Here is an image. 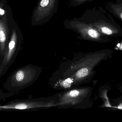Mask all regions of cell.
<instances>
[{
    "label": "cell",
    "mask_w": 122,
    "mask_h": 122,
    "mask_svg": "<svg viewBox=\"0 0 122 122\" xmlns=\"http://www.w3.org/2000/svg\"><path fill=\"white\" fill-rule=\"evenodd\" d=\"M92 89L90 86H77L60 92L56 108L75 109L91 108L93 106L91 100Z\"/></svg>",
    "instance_id": "cell-2"
},
{
    "label": "cell",
    "mask_w": 122,
    "mask_h": 122,
    "mask_svg": "<svg viewBox=\"0 0 122 122\" xmlns=\"http://www.w3.org/2000/svg\"><path fill=\"white\" fill-rule=\"evenodd\" d=\"M107 9L110 13L122 21V0H116L107 4Z\"/></svg>",
    "instance_id": "cell-9"
},
{
    "label": "cell",
    "mask_w": 122,
    "mask_h": 122,
    "mask_svg": "<svg viewBox=\"0 0 122 122\" xmlns=\"http://www.w3.org/2000/svg\"><path fill=\"white\" fill-rule=\"evenodd\" d=\"M113 52L103 49L78 54L64 61L49 79V85L54 89L65 90L89 82L96 74L95 68L111 58Z\"/></svg>",
    "instance_id": "cell-1"
},
{
    "label": "cell",
    "mask_w": 122,
    "mask_h": 122,
    "mask_svg": "<svg viewBox=\"0 0 122 122\" xmlns=\"http://www.w3.org/2000/svg\"><path fill=\"white\" fill-rule=\"evenodd\" d=\"M4 11L3 10L0 9V14L1 15H3L4 14Z\"/></svg>",
    "instance_id": "cell-13"
},
{
    "label": "cell",
    "mask_w": 122,
    "mask_h": 122,
    "mask_svg": "<svg viewBox=\"0 0 122 122\" xmlns=\"http://www.w3.org/2000/svg\"><path fill=\"white\" fill-rule=\"evenodd\" d=\"M69 23L68 26L79 34L81 39L98 43H106L111 41V37L102 35L92 25L82 18L75 19Z\"/></svg>",
    "instance_id": "cell-4"
},
{
    "label": "cell",
    "mask_w": 122,
    "mask_h": 122,
    "mask_svg": "<svg viewBox=\"0 0 122 122\" xmlns=\"http://www.w3.org/2000/svg\"><path fill=\"white\" fill-rule=\"evenodd\" d=\"M58 0H41L34 15L36 25H39L48 21L56 11Z\"/></svg>",
    "instance_id": "cell-7"
},
{
    "label": "cell",
    "mask_w": 122,
    "mask_h": 122,
    "mask_svg": "<svg viewBox=\"0 0 122 122\" xmlns=\"http://www.w3.org/2000/svg\"><path fill=\"white\" fill-rule=\"evenodd\" d=\"M59 93L51 96L36 98L23 100L9 105L0 107L5 109H16L19 110L36 111L42 109H48L55 107L58 105Z\"/></svg>",
    "instance_id": "cell-5"
},
{
    "label": "cell",
    "mask_w": 122,
    "mask_h": 122,
    "mask_svg": "<svg viewBox=\"0 0 122 122\" xmlns=\"http://www.w3.org/2000/svg\"><path fill=\"white\" fill-rule=\"evenodd\" d=\"M120 89L122 95L116 99L111 100L110 108L122 110V86Z\"/></svg>",
    "instance_id": "cell-11"
},
{
    "label": "cell",
    "mask_w": 122,
    "mask_h": 122,
    "mask_svg": "<svg viewBox=\"0 0 122 122\" xmlns=\"http://www.w3.org/2000/svg\"><path fill=\"white\" fill-rule=\"evenodd\" d=\"M16 34L15 32H13L11 36L10 41L9 44L8 49L6 51L3 61L2 66L4 65H7L12 58L15 50L16 43Z\"/></svg>",
    "instance_id": "cell-8"
},
{
    "label": "cell",
    "mask_w": 122,
    "mask_h": 122,
    "mask_svg": "<svg viewBox=\"0 0 122 122\" xmlns=\"http://www.w3.org/2000/svg\"><path fill=\"white\" fill-rule=\"evenodd\" d=\"M75 1V3L78 4H81L84 3L85 1H86L88 0H73Z\"/></svg>",
    "instance_id": "cell-12"
},
{
    "label": "cell",
    "mask_w": 122,
    "mask_h": 122,
    "mask_svg": "<svg viewBox=\"0 0 122 122\" xmlns=\"http://www.w3.org/2000/svg\"><path fill=\"white\" fill-rule=\"evenodd\" d=\"M42 71L41 67L29 65L19 69L11 79L14 86L24 87L33 84L38 79Z\"/></svg>",
    "instance_id": "cell-6"
},
{
    "label": "cell",
    "mask_w": 122,
    "mask_h": 122,
    "mask_svg": "<svg viewBox=\"0 0 122 122\" xmlns=\"http://www.w3.org/2000/svg\"><path fill=\"white\" fill-rule=\"evenodd\" d=\"M5 28L4 24L0 21V47L1 53H3L6 41Z\"/></svg>",
    "instance_id": "cell-10"
},
{
    "label": "cell",
    "mask_w": 122,
    "mask_h": 122,
    "mask_svg": "<svg viewBox=\"0 0 122 122\" xmlns=\"http://www.w3.org/2000/svg\"><path fill=\"white\" fill-rule=\"evenodd\" d=\"M84 16L81 18L92 25L102 35L110 37H122V28L107 12L92 11L87 12Z\"/></svg>",
    "instance_id": "cell-3"
}]
</instances>
